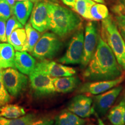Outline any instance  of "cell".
<instances>
[{"label": "cell", "instance_id": "44dd1931", "mask_svg": "<svg viewBox=\"0 0 125 125\" xmlns=\"http://www.w3.org/2000/svg\"><path fill=\"white\" fill-rule=\"evenodd\" d=\"M24 108L16 104H5L0 107V116L7 119H16L24 115Z\"/></svg>", "mask_w": 125, "mask_h": 125}, {"label": "cell", "instance_id": "6da1fadb", "mask_svg": "<svg viewBox=\"0 0 125 125\" xmlns=\"http://www.w3.org/2000/svg\"><path fill=\"white\" fill-rule=\"evenodd\" d=\"M122 70L111 48L100 35L96 51L83 77L88 82L114 80L122 75Z\"/></svg>", "mask_w": 125, "mask_h": 125}, {"label": "cell", "instance_id": "3957f363", "mask_svg": "<svg viewBox=\"0 0 125 125\" xmlns=\"http://www.w3.org/2000/svg\"><path fill=\"white\" fill-rule=\"evenodd\" d=\"M100 36L111 48L119 64L125 71V41L111 16L102 20Z\"/></svg>", "mask_w": 125, "mask_h": 125}, {"label": "cell", "instance_id": "484cf974", "mask_svg": "<svg viewBox=\"0 0 125 125\" xmlns=\"http://www.w3.org/2000/svg\"><path fill=\"white\" fill-rule=\"evenodd\" d=\"M20 28H23V25L20 23L15 15L11 16L7 20L6 23V34H7V39L9 38L14 30Z\"/></svg>", "mask_w": 125, "mask_h": 125}, {"label": "cell", "instance_id": "e0dca14e", "mask_svg": "<svg viewBox=\"0 0 125 125\" xmlns=\"http://www.w3.org/2000/svg\"><path fill=\"white\" fill-rule=\"evenodd\" d=\"M33 8V3L30 1H17L13 8V13L21 24L25 25Z\"/></svg>", "mask_w": 125, "mask_h": 125}, {"label": "cell", "instance_id": "ba28073f", "mask_svg": "<svg viewBox=\"0 0 125 125\" xmlns=\"http://www.w3.org/2000/svg\"><path fill=\"white\" fill-rule=\"evenodd\" d=\"M100 35L97 25L94 21H89L86 25L84 33L83 56L81 67L85 68L93 57L97 46Z\"/></svg>", "mask_w": 125, "mask_h": 125}, {"label": "cell", "instance_id": "8fae6325", "mask_svg": "<svg viewBox=\"0 0 125 125\" xmlns=\"http://www.w3.org/2000/svg\"><path fill=\"white\" fill-rule=\"evenodd\" d=\"M92 104V98L81 94L73 98L68 103L67 109L82 118H89L95 113Z\"/></svg>", "mask_w": 125, "mask_h": 125}, {"label": "cell", "instance_id": "ffe728a7", "mask_svg": "<svg viewBox=\"0 0 125 125\" xmlns=\"http://www.w3.org/2000/svg\"><path fill=\"white\" fill-rule=\"evenodd\" d=\"M8 42L17 51H23L26 42V30L23 28L14 30L7 39Z\"/></svg>", "mask_w": 125, "mask_h": 125}, {"label": "cell", "instance_id": "277c9868", "mask_svg": "<svg viewBox=\"0 0 125 125\" xmlns=\"http://www.w3.org/2000/svg\"><path fill=\"white\" fill-rule=\"evenodd\" d=\"M62 47L58 36L51 32H45L37 42L31 53L33 57L41 61L53 59Z\"/></svg>", "mask_w": 125, "mask_h": 125}, {"label": "cell", "instance_id": "74e56055", "mask_svg": "<svg viewBox=\"0 0 125 125\" xmlns=\"http://www.w3.org/2000/svg\"><path fill=\"white\" fill-rule=\"evenodd\" d=\"M123 122H124V124H125V105L124 114H123Z\"/></svg>", "mask_w": 125, "mask_h": 125}, {"label": "cell", "instance_id": "4dcf8cb0", "mask_svg": "<svg viewBox=\"0 0 125 125\" xmlns=\"http://www.w3.org/2000/svg\"><path fill=\"white\" fill-rule=\"evenodd\" d=\"M30 125H54V121L48 118H37Z\"/></svg>", "mask_w": 125, "mask_h": 125}, {"label": "cell", "instance_id": "b9f144b4", "mask_svg": "<svg viewBox=\"0 0 125 125\" xmlns=\"http://www.w3.org/2000/svg\"><path fill=\"white\" fill-rule=\"evenodd\" d=\"M0 125H1V124H0Z\"/></svg>", "mask_w": 125, "mask_h": 125}, {"label": "cell", "instance_id": "5b68a950", "mask_svg": "<svg viewBox=\"0 0 125 125\" xmlns=\"http://www.w3.org/2000/svg\"><path fill=\"white\" fill-rule=\"evenodd\" d=\"M1 76L4 86L12 96H20L27 87L29 81L27 76L15 68L1 70Z\"/></svg>", "mask_w": 125, "mask_h": 125}, {"label": "cell", "instance_id": "5bb4252c", "mask_svg": "<svg viewBox=\"0 0 125 125\" xmlns=\"http://www.w3.org/2000/svg\"><path fill=\"white\" fill-rule=\"evenodd\" d=\"M35 59L26 51L15 52V68L25 75H29L35 68Z\"/></svg>", "mask_w": 125, "mask_h": 125}, {"label": "cell", "instance_id": "7a4b0ae2", "mask_svg": "<svg viewBox=\"0 0 125 125\" xmlns=\"http://www.w3.org/2000/svg\"><path fill=\"white\" fill-rule=\"evenodd\" d=\"M49 30L60 38H64L82 28V20L73 10L57 3L48 2Z\"/></svg>", "mask_w": 125, "mask_h": 125}, {"label": "cell", "instance_id": "cb8c5ba5", "mask_svg": "<svg viewBox=\"0 0 125 125\" xmlns=\"http://www.w3.org/2000/svg\"><path fill=\"white\" fill-rule=\"evenodd\" d=\"M36 119L37 116L34 113H29L16 119H7L0 116V124L4 125H30Z\"/></svg>", "mask_w": 125, "mask_h": 125}, {"label": "cell", "instance_id": "f35d334b", "mask_svg": "<svg viewBox=\"0 0 125 125\" xmlns=\"http://www.w3.org/2000/svg\"><path fill=\"white\" fill-rule=\"evenodd\" d=\"M122 100L125 103V91H124V93H123V96Z\"/></svg>", "mask_w": 125, "mask_h": 125}, {"label": "cell", "instance_id": "52a82bcc", "mask_svg": "<svg viewBox=\"0 0 125 125\" xmlns=\"http://www.w3.org/2000/svg\"><path fill=\"white\" fill-rule=\"evenodd\" d=\"M31 89L35 96L43 97L53 94L56 92L53 78L37 68L29 75Z\"/></svg>", "mask_w": 125, "mask_h": 125}, {"label": "cell", "instance_id": "d4e9b609", "mask_svg": "<svg viewBox=\"0 0 125 125\" xmlns=\"http://www.w3.org/2000/svg\"><path fill=\"white\" fill-rule=\"evenodd\" d=\"M90 15L93 21L103 20L109 16V10L104 4L95 3L90 9Z\"/></svg>", "mask_w": 125, "mask_h": 125}, {"label": "cell", "instance_id": "4fadbf2b", "mask_svg": "<svg viewBox=\"0 0 125 125\" xmlns=\"http://www.w3.org/2000/svg\"><path fill=\"white\" fill-rule=\"evenodd\" d=\"M35 68L53 78L73 76L76 74V70L73 67L49 60L38 62L36 64Z\"/></svg>", "mask_w": 125, "mask_h": 125}, {"label": "cell", "instance_id": "836d02e7", "mask_svg": "<svg viewBox=\"0 0 125 125\" xmlns=\"http://www.w3.org/2000/svg\"><path fill=\"white\" fill-rule=\"evenodd\" d=\"M7 1L8 2V4H9V5H10V7H11L12 10H13V7L15 4V0H7Z\"/></svg>", "mask_w": 125, "mask_h": 125}, {"label": "cell", "instance_id": "d6986e66", "mask_svg": "<svg viewBox=\"0 0 125 125\" xmlns=\"http://www.w3.org/2000/svg\"><path fill=\"white\" fill-rule=\"evenodd\" d=\"M25 30L26 33V42L23 51H27L31 53L37 42L40 40L41 37L40 32L33 28L30 23L26 24Z\"/></svg>", "mask_w": 125, "mask_h": 125}, {"label": "cell", "instance_id": "4316f807", "mask_svg": "<svg viewBox=\"0 0 125 125\" xmlns=\"http://www.w3.org/2000/svg\"><path fill=\"white\" fill-rule=\"evenodd\" d=\"M13 10L7 0H0V19L7 20L11 16Z\"/></svg>", "mask_w": 125, "mask_h": 125}, {"label": "cell", "instance_id": "60d3db41", "mask_svg": "<svg viewBox=\"0 0 125 125\" xmlns=\"http://www.w3.org/2000/svg\"><path fill=\"white\" fill-rule=\"evenodd\" d=\"M93 125V124H90V125Z\"/></svg>", "mask_w": 125, "mask_h": 125}, {"label": "cell", "instance_id": "2e32d148", "mask_svg": "<svg viewBox=\"0 0 125 125\" xmlns=\"http://www.w3.org/2000/svg\"><path fill=\"white\" fill-rule=\"evenodd\" d=\"M15 52L10 43H0V69L15 68Z\"/></svg>", "mask_w": 125, "mask_h": 125}, {"label": "cell", "instance_id": "603a6c76", "mask_svg": "<svg viewBox=\"0 0 125 125\" xmlns=\"http://www.w3.org/2000/svg\"><path fill=\"white\" fill-rule=\"evenodd\" d=\"M94 4H95V2L93 0H76L73 9L82 18L92 20L90 9Z\"/></svg>", "mask_w": 125, "mask_h": 125}, {"label": "cell", "instance_id": "f1b7e54d", "mask_svg": "<svg viewBox=\"0 0 125 125\" xmlns=\"http://www.w3.org/2000/svg\"><path fill=\"white\" fill-rule=\"evenodd\" d=\"M11 101V96L4 86L2 80L0 81V107Z\"/></svg>", "mask_w": 125, "mask_h": 125}, {"label": "cell", "instance_id": "7c38bea8", "mask_svg": "<svg viewBox=\"0 0 125 125\" xmlns=\"http://www.w3.org/2000/svg\"><path fill=\"white\" fill-rule=\"evenodd\" d=\"M125 76L124 75H122L121 76L114 80L87 82L78 88V92L81 94L86 93L94 95L99 94L119 85L125 80Z\"/></svg>", "mask_w": 125, "mask_h": 125}, {"label": "cell", "instance_id": "9a60e30c", "mask_svg": "<svg viewBox=\"0 0 125 125\" xmlns=\"http://www.w3.org/2000/svg\"><path fill=\"white\" fill-rule=\"evenodd\" d=\"M53 82L56 92L67 93L76 89L81 81L77 76H70L53 78Z\"/></svg>", "mask_w": 125, "mask_h": 125}, {"label": "cell", "instance_id": "1f68e13d", "mask_svg": "<svg viewBox=\"0 0 125 125\" xmlns=\"http://www.w3.org/2000/svg\"><path fill=\"white\" fill-rule=\"evenodd\" d=\"M112 10L115 14L125 15V0H121L119 4L114 7Z\"/></svg>", "mask_w": 125, "mask_h": 125}, {"label": "cell", "instance_id": "8992f818", "mask_svg": "<svg viewBox=\"0 0 125 125\" xmlns=\"http://www.w3.org/2000/svg\"><path fill=\"white\" fill-rule=\"evenodd\" d=\"M84 51V32L83 29L76 31L70 40L65 54L57 60L62 64H78L82 62Z\"/></svg>", "mask_w": 125, "mask_h": 125}, {"label": "cell", "instance_id": "9c48e42d", "mask_svg": "<svg viewBox=\"0 0 125 125\" xmlns=\"http://www.w3.org/2000/svg\"><path fill=\"white\" fill-rule=\"evenodd\" d=\"M30 23L40 32L49 29V18L48 2L37 1L34 5L31 13Z\"/></svg>", "mask_w": 125, "mask_h": 125}, {"label": "cell", "instance_id": "e575fe53", "mask_svg": "<svg viewBox=\"0 0 125 125\" xmlns=\"http://www.w3.org/2000/svg\"><path fill=\"white\" fill-rule=\"evenodd\" d=\"M93 1L97 3H101V4H104L105 3L104 0H93Z\"/></svg>", "mask_w": 125, "mask_h": 125}, {"label": "cell", "instance_id": "ac0fdd59", "mask_svg": "<svg viewBox=\"0 0 125 125\" xmlns=\"http://www.w3.org/2000/svg\"><path fill=\"white\" fill-rule=\"evenodd\" d=\"M86 120L68 109L61 111L54 118V125H84Z\"/></svg>", "mask_w": 125, "mask_h": 125}, {"label": "cell", "instance_id": "f546056e", "mask_svg": "<svg viewBox=\"0 0 125 125\" xmlns=\"http://www.w3.org/2000/svg\"><path fill=\"white\" fill-rule=\"evenodd\" d=\"M6 20L0 19V41L2 42L8 41L6 34Z\"/></svg>", "mask_w": 125, "mask_h": 125}, {"label": "cell", "instance_id": "ab89813d", "mask_svg": "<svg viewBox=\"0 0 125 125\" xmlns=\"http://www.w3.org/2000/svg\"><path fill=\"white\" fill-rule=\"evenodd\" d=\"M2 80V76H1V70L0 69V81Z\"/></svg>", "mask_w": 125, "mask_h": 125}, {"label": "cell", "instance_id": "d590c367", "mask_svg": "<svg viewBox=\"0 0 125 125\" xmlns=\"http://www.w3.org/2000/svg\"><path fill=\"white\" fill-rule=\"evenodd\" d=\"M98 125H105V124L103 123L102 120H101L100 118L98 119Z\"/></svg>", "mask_w": 125, "mask_h": 125}, {"label": "cell", "instance_id": "7402d4cb", "mask_svg": "<svg viewBox=\"0 0 125 125\" xmlns=\"http://www.w3.org/2000/svg\"><path fill=\"white\" fill-rule=\"evenodd\" d=\"M125 103L122 100L119 104L114 106L109 111L108 119L113 125H124L123 114H124Z\"/></svg>", "mask_w": 125, "mask_h": 125}, {"label": "cell", "instance_id": "8d00e7d4", "mask_svg": "<svg viewBox=\"0 0 125 125\" xmlns=\"http://www.w3.org/2000/svg\"><path fill=\"white\" fill-rule=\"evenodd\" d=\"M17 1H32V2H37V1H38V0H16Z\"/></svg>", "mask_w": 125, "mask_h": 125}, {"label": "cell", "instance_id": "d6a6232c", "mask_svg": "<svg viewBox=\"0 0 125 125\" xmlns=\"http://www.w3.org/2000/svg\"><path fill=\"white\" fill-rule=\"evenodd\" d=\"M61 1L68 7H70L71 8H74L76 0H61Z\"/></svg>", "mask_w": 125, "mask_h": 125}, {"label": "cell", "instance_id": "30bf717a", "mask_svg": "<svg viewBox=\"0 0 125 125\" xmlns=\"http://www.w3.org/2000/svg\"><path fill=\"white\" fill-rule=\"evenodd\" d=\"M122 89V86H118L94 97L93 107L95 113L100 116L105 115L115 103Z\"/></svg>", "mask_w": 125, "mask_h": 125}, {"label": "cell", "instance_id": "83f0119b", "mask_svg": "<svg viewBox=\"0 0 125 125\" xmlns=\"http://www.w3.org/2000/svg\"><path fill=\"white\" fill-rule=\"evenodd\" d=\"M114 20L120 34L125 41V15L116 14Z\"/></svg>", "mask_w": 125, "mask_h": 125}]
</instances>
